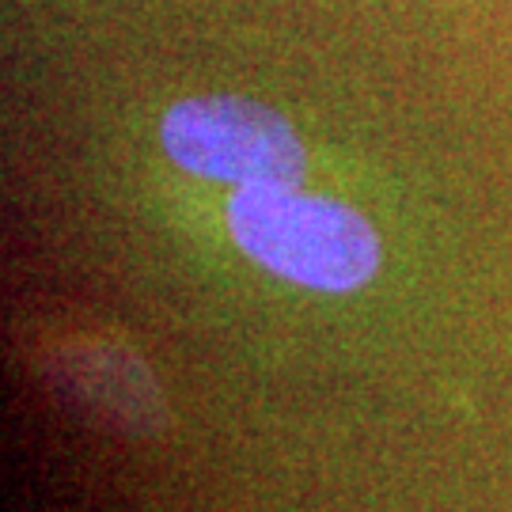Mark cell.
Listing matches in <instances>:
<instances>
[{
    "label": "cell",
    "instance_id": "cell-1",
    "mask_svg": "<svg viewBox=\"0 0 512 512\" xmlns=\"http://www.w3.org/2000/svg\"><path fill=\"white\" fill-rule=\"evenodd\" d=\"M228 232L255 266L315 293H353L380 270V236L361 209L300 186H243Z\"/></svg>",
    "mask_w": 512,
    "mask_h": 512
},
{
    "label": "cell",
    "instance_id": "cell-2",
    "mask_svg": "<svg viewBox=\"0 0 512 512\" xmlns=\"http://www.w3.org/2000/svg\"><path fill=\"white\" fill-rule=\"evenodd\" d=\"M167 160L209 183L300 186L308 175V148L281 110L243 95H194L160 118Z\"/></svg>",
    "mask_w": 512,
    "mask_h": 512
}]
</instances>
